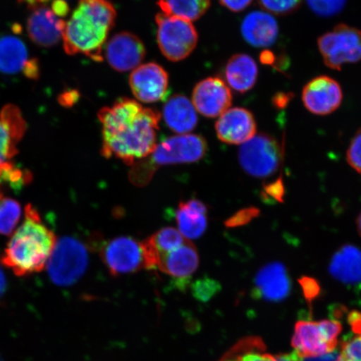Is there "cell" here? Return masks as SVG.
I'll return each mask as SVG.
<instances>
[{"instance_id":"7402d4cb","label":"cell","mask_w":361,"mask_h":361,"mask_svg":"<svg viewBox=\"0 0 361 361\" xmlns=\"http://www.w3.org/2000/svg\"><path fill=\"white\" fill-rule=\"evenodd\" d=\"M162 117L169 128L178 135L189 134L197 124L195 107L183 94H175L166 101Z\"/></svg>"},{"instance_id":"2e32d148","label":"cell","mask_w":361,"mask_h":361,"mask_svg":"<svg viewBox=\"0 0 361 361\" xmlns=\"http://www.w3.org/2000/svg\"><path fill=\"white\" fill-rule=\"evenodd\" d=\"M291 343L302 358L316 357L331 353L336 349L329 341L322 320H299L295 324Z\"/></svg>"},{"instance_id":"44dd1931","label":"cell","mask_w":361,"mask_h":361,"mask_svg":"<svg viewBox=\"0 0 361 361\" xmlns=\"http://www.w3.org/2000/svg\"><path fill=\"white\" fill-rule=\"evenodd\" d=\"M200 265V256L195 246L188 240L183 245L161 256L157 269L170 276L185 279L196 272Z\"/></svg>"},{"instance_id":"4dcf8cb0","label":"cell","mask_w":361,"mask_h":361,"mask_svg":"<svg viewBox=\"0 0 361 361\" xmlns=\"http://www.w3.org/2000/svg\"><path fill=\"white\" fill-rule=\"evenodd\" d=\"M21 216L20 202L10 197L0 200V235H11L19 224Z\"/></svg>"},{"instance_id":"60d3db41","label":"cell","mask_w":361,"mask_h":361,"mask_svg":"<svg viewBox=\"0 0 361 361\" xmlns=\"http://www.w3.org/2000/svg\"><path fill=\"white\" fill-rule=\"evenodd\" d=\"M51 10L58 17L62 18L68 15L69 7L65 0H54Z\"/></svg>"},{"instance_id":"3957f363","label":"cell","mask_w":361,"mask_h":361,"mask_svg":"<svg viewBox=\"0 0 361 361\" xmlns=\"http://www.w3.org/2000/svg\"><path fill=\"white\" fill-rule=\"evenodd\" d=\"M57 242L56 234L28 204L20 227L13 233L1 256V264L19 277L39 273L47 267Z\"/></svg>"},{"instance_id":"c3c4849f","label":"cell","mask_w":361,"mask_h":361,"mask_svg":"<svg viewBox=\"0 0 361 361\" xmlns=\"http://www.w3.org/2000/svg\"><path fill=\"white\" fill-rule=\"evenodd\" d=\"M356 226H357L358 233L361 236V213L359 214L357 219H356Z\"/></svg>"},{"instance_id":"d6a6232c","label":"cell","mask_w":361,"mask_h":361,"mask_svg":"<svg viewBox=\"0 0 361 361\" xmlns=\"http://www.w3.org/2000/svg\"><path fill=\"white\" fill-rule=\"evenodd\" d=\"M264 11L276 16H288L300 8L302 0H258Z\"/></svg>"},{"instance_id":"f6af8a7d","label":"cell","mask_w":361,"mask_h":361,"mask_svg":"<svg viewBox=\"0 0 361 361\" xmlns=\"http://www.w3.org/2000/svg\"><path fill=\"white\" fill-rule=\"evenodd\" d=\"M260 61L264 65H274L275 62L274 53L269 51H264L261 54Z\"/></svg>"},{"instance_id":"7a4b0ae2","label":"cell","mask_w":361,"mask_h":361,"mask_svg":"<svg viewBox=\"0 0 361 361\" xmlns=\"http://www.w3.org/2000/svg\"><path fill=\"white\" fill-rule=\"evenodd\" d=\"M116 8L109 0H80L63 33L68 55H84L102 61L103 47L115 25Z\"/></svg>"},{"instance_id":"7dc6e473","label":"cell","mask_w":361,"mask_h":361,"mask_svg":"<svg viewBox=\"0 0 361 361\" xmlns=\"http://www.w3.org/2000/svg\"><path fill=\"white\" fill-rule=\"evenodd\" d=\"M20 3H25L28 4L30 8L44 6V4L51 1V0H20Z\"/></svg>"},{"instance_id":"4fadbf2b","label":"cell","mask_w":361,"mask_h":361,"mask_svg":"<svg viewBox=\"0 0 361 361\" xmlns=\"http://www.w3.org/2000/svg\"><path fill=\"white\" fill-rule=\"evenodd\" d=\"M146 56V49L137 35L121 32L113 35L106 44L105 56L108 64L118 72L133 71Z\"/></svg>"},{"instance_id":"ac0fdd59","label":"cell","mask_w":361,"mask_h":361,"mask_svg":"<svg viewBox=\"0 0 361 361\" xmlns=\"http://www.w3.org/2000/svg\"><path fill=\"white\" fill-rule=\"evenodd\" d=\"M27 125L19 107L8 104L0 111V164L17 155L18 144L26 133Z\"/></svg>"},{"instance_id":"83f0119b","label":"cell","mask_w":361,"mask_h":361,"mask_svg":"<svg viewBox=\"0 0 361 361\" xmlns=\"http://www.w3.org/2000/svg\"><path fill=\"white\" fill-rule=\"evenodd\" d=\"M157 4L165 15L192 22L204 15L211 6V0H158Z\"/></svg>"},{"instance_id":"4316f807","label":"cell","mask_w":361,"mask_h":361,"mask_svg":"<svg viewBox=\"0 0 361 361\" xmlns=\"http://www.w3.org/2000/svg\"><path fill=\"white\" fill-rule=\"evenodd\" d=\"M219 361H278L276 355L269 353L267 346L260 337L242 338L219 359Z\"/></svg>"},{"instance_id":"d590c367","label":"cell","mask_w":361,"mask_h":361,"mask_svg":"<svg viewBox=\"0 0 361 361\" xmlns=\"http://www.w3.org/2000/svg\"><path fill=\"white\" fill-rule=\"evenodd\" d=\"M259 214V211L254 209V207L240 210L227 220L226 226L228 228L239 227V226L250 223L251 220L256 218Z\"/></svg>"},{"instance_id":"277c9868","label":"cell","mask_w":361,"mask_h":361,"mask_svg":"<svg viewBox=\"0 0 361 361\" xmlns=\"http://www.w3.org/2000/svg\"><path fill=\"white\" fill-rule=\"evenodd\" d=\"M207 150V144L202 135H173L157 144L150 156L133 165L130 180L140 186L145 185L161 166L192 164L202 159Z\"/></svg>"},{"instance_id":"8fae6325","label":"cell","mask_w":361,"mask_h":361,"mask_svg":"<svg viewBox=\"0 0 361 361\" xmlns=\"http://www.w3.org/2000/svg\"><path fill=\"white\" fill-rule=\"evenodd\" d=\"M302 101L306 109L312 114L327 116L341 106L343 101L342 88L335 79L320 75L305 85Z\"/></svg>"},{"instance_id":"ab89813d","label":"cell","mask_w":361,"mask_h":361,"mask_svg":"<svg viewBox=\"0 0 361 361\" xmlns=\"http://www.w3.org/2000/svg\"><path fill=\"white\" fill-rule=\"evenodd\" d=\"M79 98L80 94L76 90H66L59 97V102H60L61 105L63 106H72L79 100Z\"/></svg>"},{"instance_id":"30bf717a","label":"cell","mask_w":361,"mask_h":361,"mask_svg":"<svg viewBox=\"0 0 361 361\" xmlns=\"http://www.w3.org/2000/svg\"><path fill=\"white\" fill-rule=\"evenodd\" d=\"M130 90L139 102L156 103L165 100L169 88V74L156 63L140 65L130 75Z\"/></svg>"},{"instance_id":"1f68e13d","label":"cell","mask_w":361,"mask_h":361,"mask_svg":"<svg viewBox=\"0 0 361 361\" xmlns=\"http://www.w3.org/2000/svg\"><path fill=\"white\" fill-rule=\"evenodd\" d=\"M311 11L322 17H331L343 11L347 0H306Z\"/></svg>"},{"instance_id":"7bdbcfd3","label":"cell","mask_w":361,"mask_h":361,"mask_svg":"<svg viewBox=\"0 0 361 361\" xmlns=\"http://www.w3.org/2000/svg\"><path fill=\"white\" fill-rule=\"evenodd\" d=\"M301 361H341L340 352L335 350L331 353L316 356V357L302 358Z\"/></svg>"},{"instance_id":"7c38bea8","label":"cell","mask_w":361,"mask_h":361,"mask_svg":"<svg viewBox=\"0 0 361 361\" xmlns=\"http://www.w3.org/2000/svg\"><path fill=\"white\" fill-rule=\"evenodd\" d=\"M231 90L219 78H209L194 87L192 102L197 112L209 118L220 116L232 105Z\"/></svg>"},{"instance_id":"d4e9b609","label":"cell","mask_w":361,"mask_h":361,"mask_svg":"<svg viewBox=\"0 0 361 361\" xmlns=\"http://www.w3.org/2000/svg\"><path fill=\"white\" fill-rule=\"evenodd\" d=\"M186 241L188 239L182 235L178 229L171 227L158 230L146 240L142 241L147 269L157 268L158 261L161 256L183 245Z\"/></svg>"},{"instance_id":"603a6c76","label":"cell","mask_w":361,"mask_h":361,"mask_svg":"<svg viewBox=\"0 0 361 361\" xmlns=\"http://www.w3.org/2000/svg\"><path fill=\"white\" fill-rule=\"evenodd\" d=\"M258 75L256 61L246 54L233 56L225 67V78L228 87L238 93H245L254 87Z\"/></svg>"},{"instance_id":"9c48e42d","label":"cell","mask_w":361,"mask_h":361,"mask_svg":"<svg viewBox=\"0 0 361 361\" xmlns=\"http://www.w3.org/2000/svg\"><path fill=\"white\" fill-rule=\"evenodd\" d=\"M101 257L113 276L147 269L142 242L130 237H118L104 243Z\"/></svg>"},{"instance_id":"5b68a950","label":"cell","mask_w":361,"mask_h":361,"mask_svg":"<svg viewBox=\"0 0 361 361\" xmlns=\"http://www.w3.org/2000/svg\"><path fill=\"white\" fill-rule=\"evenodd\" d=\"M87 247L74 238L57 240L47 263L49 279L58 286L66 287L78 281L87 270Z\"/></svg>"},{"instance_id":"52a82bcc","label":"cell","mask_w":361,"mask_h":361,"mask_svg":"<svg viewBox=\"0 0 361 361\" xmlns=\"http://www.w3.org/2000/svg\"><path fill=\"white\" fill-rule=\"evenodd\" d=\"M318 48L324 64L332 70H341L346 64L361 61V30L338 24L318 39Z\"/></svg>"},{"instance_id":"ba28073f","label":"cell","mask_w":361,"mask_h":361,"mask_svg":"<svg viewBox=\"0 0 361 361\" xmlns=\"http://www.w3.org/2000/svg\"><path fill=\"white\" fill-rule=\"evenodd\" d=\"M238 160L248 175L258 178H268L279 168L281 147L270 135H255L250 141L242 144Z\"/></svg>"},{"instance_id":"ffe728a7","label":"cell","mask_w":361,"mask_h":361,"mask_svg":"<svg viewBox=\"0 0 361 361\" xmlns=\"http://www.w3.org/2000/svg\"><path fill=\"white\" fill-rule=\"evenodd\" d=\"M329 272L336 281L348 286H361V250L345 245L335 252L329 265Z\"/></svg>"},{"instance_id":"6da1fadb","label":"cell","mask_w":361,"mask_h":361,"mask_svg":"<svg viewBox=\"0 0 361 361\" xmlns=\"http://www.w3.org/2000/svg\"><path fill=\"white\" fill-rule=\"evenodd\" d=\"M160 113L125 98L98 113L102 124V154L133 166L152 154L157 146Z\"/></svg>"},{"instance_id":"484cf974","label":"cell","mask_w":361,"mask_h":361,"mask_svg":"<svg viewBox=\"0 0 361 361\" xmlns=\"http://www.w3.org/2000/svg\"><path fill=\"white\" fill-rule=\"evenodd\" d=\"M30 60L24 42L16 36L0 38V72L12 75L22 71Z\"/></svg>"},{"instance_id":"ee69618b","label":"cell","mask_w":361,"mask_h":361,"mask_svg":"<svg viewBox=\"0 0 361 361\" xmlns=\"http://www.w3.org/2000/svg\"><path fill=\"white\" fill-rule=\"evenodd\" d=\"M291 97L290 94L279 93L274 97V105L279 108L286 107L291 100Z\"/></svg>"},{"instance_id":"b9f144b4","label":"cell","mask_w":361,"mask_h":361,"mask_svg":"<svg viewBox=\"0 0 361 361\" xmlns=\"http://www.w3.org/2000/svg\"><path fill=\"white\" fill-rule=\"evenodd\" d=\"M267 188L266 192H267L269 196L274 197L275 200H278L279 201L281 200V197L283 195V187L281 180H278V182L269 185Z\"/></svg>"},{"instance_id":"cb8c5ba5","label":"cell","mask_w":361,"mask_h":361,"mask_svg":"<svg viewBox=\"0 0 361 361\" xmlns=\"http://www.w3.org/2000/svg\"><path fill=\"white\" fill-rule=\"evenodd\" d=\"M178 231L188 239L200 238L207 227V209L204 203L197 200L180 202L176 212Z\"/></svg>"},{"instance_id":"f1b7e54d","label":"cell","mask_w":361,"mask_h":361,"mask_svg":"<svg viewBox=\"0 0 361 361\" xmlns=\"http://www.w3.org/2000/svg\"><path fill=\"white\" fill-rule=\"evenodd\" d=\"M351 334L342 341L341 361H361V313L351 311L348 314Z\"/></svg>"},{"instance_id":"e575fe53","label":"cell","mask_w":361,"mask_h":361,"mask_svg":"<svg viewBox=\"0 0 361 361\" xmlns=\"http://www.w3.org/2000/svg\"><path fill=\"white\" fill-rule=\"evenodd\" d=\"M194 288V295L201 300H209L219 290V286L214 281L204 279L198 281Z\"/></svg>"},{"instance_id":"5bb4252c","label":"cell","mask_w":361,"mask_h":361,"mask_svg":"<svg viewBox=\"0 0 361 361\" xmlns=\"http://www.w3.org/2000/svg\"><path fill=\"white\" fill-rule=\"evenodd\" d=\"M215 130L221 142L242 145L255 137L257 123L252 113L245 108H229L216 121Z\"/></svg>"},{"instance_id":"bcb514c9","label":"cell","mask_w":361,"mask_h":361,"mask_svg":"<svg viewBox=\"0 0 361 361\" xmlns=\"http://www.w3.org/2000/svg\"><path fill=\"white\" fill-rule=\"evenodd\" d=\"M7 290V279L0 262V298H1Z\"/></svg>"},{"instance_id":"f35d334b","label":"cell","mask_w":361,"mask_h":361,"mask_svg":"<svg viewBox=\"0 0 361 361\" xmlns=\"http://www.w3.org/2000/svg\"><path fill=\"white\" fill-rule=\"evenodd\" d=\"M22 72L27 78L37 80L40 74V68L37 59H30Z\"/></svg>"},{"instance_id":"8d00e7d4","label":"cell","mask_w":361,"mask_h":361,"mask_svg":"<svg viewBox=\"0 0 361 361\" xmlns=\"http://www.w3.org/2000/svg\"><path fill=\"white\" fill-rule=\"evenodd\" d=\"M300 283L304 295L309 304L317 298L320 293V286L314 279L303 277L300 279Z\"/></svg>"},{"instance_id":"836d02e7","label":"cell","mask_w":361,"mask_h":361,"mask_svg":"<svg viewBox=\"0 0 361 361\" xmlns=\"http://www.w3.org/2000/svg\"><path fill=\"white\" fill-rule=\"evenodd\" d=\"M346 157L351 168L361 174V128L351 139Z\"/></svg>"},{"instance_id":"d6986e66","label":"cell","mask_w":361,"mask_h":361,"mask_svg":"<svg viewBox=\"0 0 361 361\" xmlns=\"http://www.w3.org/2000/svg\"><path fill=\"white\" fill-rule=\"evenodd\" d=\"M243 39L256 48L274 44L278 38L279 25L272 15L264 11H252L243 19L241 25Z\"/></svg>"},{"instance_id":"74e56055","label":"cell","mask_w":361,"mask_h":361,"mask_svg":"<svg viewBox=\"0 0 361 361\" xmlns=\"http://www.w3.org/2000/svg\"><path fill=\"white\" fill-rule=\"evenodd\" d=\"M252 0H219V3L234 13L241 12L250 6Z\"/></svg>"},{"instance_id":"8992f818","label":"cell","mask_w":361,"mask_h":361,"mask_svg":"<svg viewBox=\"0 0 361 361\" xmlns=\"http://www.w3.org/2000/svg\"><path fill=\"white\" fill-rule=\"evenodd\" d=\"M156 22L157 43L162 55L173 62L191 55L198 42L197 30L191 21L159 13Z\"/></svg>"},{"instance_id":"f546056e","label":"cell","mask_w":361,"mask_h":361,"mask_svg":"<svg viewBox=\"0 0 361 361\" xmlns=\"http://www.w3.org/2000/svg\"><path fill=\"white\" fill-rule=\"evenodd\" d=\"M33 176L28 170L16 166L11 161L0 164V189L8 188L12 190H20L32 182Z\"/></svg>"},{"instance_id":"9a60e30c","label":"cell","mask_w":361,"mask_h":361,"mask_svg":"<svg viewBox=\"0 0 361 361\" xmlns=\"http://www.w3.org/2000/svg\"><path fill=\"white\" fill-rule=\"evenodd\" d=\"M30 10L26 25L30 39L39 47H55L62 39L66 21L45 4L30 8Z\"/></svg>"},{"instance_id":"e0dca14e","label":"cell","mask_w":361,"mask_h":361,"mask_svg":"<svg viewBox=\"0 0 361 361\" xmlns=\"http://www.w3.org/2000/svg\"><path fill=\"white\" fill-rule=\"evenodd\" d=\"M291 291V281L287 269L279 262L264 266L255 279L254 295L270 302L286 300Z\"/></svg>"},{"instance_id":"681fc988","label":"cell","mask_w":361,"mask_h":361,"mask_svg":"<svg viewBox=\"0 0 361 361\" xmlns=\"http://www.w3.org/2000/svg\"><path fill=\"white\" fill-rule=\"evenodd\" d=\"M3 198V192L1 190V189H0V200H2Z\"/></svg>"}]
</instances>
